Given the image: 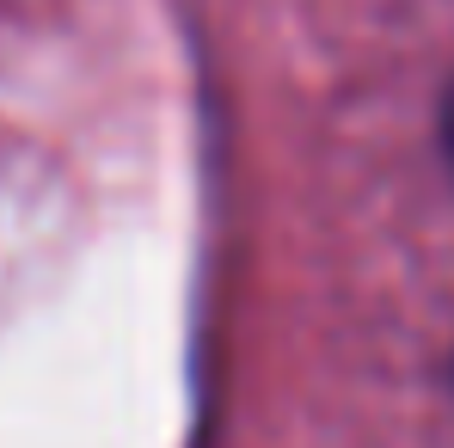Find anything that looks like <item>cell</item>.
<instances>
[{"instance_id": "6da1fadb", "label": "cell", "mask_w": 454, "mask_h": 448, "mask_svg": "<svg viewBox=\"0 0 454 448\" xmlns=\"http://www.w3.org/2000/svg\"><path fill=\"white\" fill-rule=\"evenodd\" d=\"M442 153H449V166H454V86H449V98H442Z\"/></svg>"}]
</instances>
